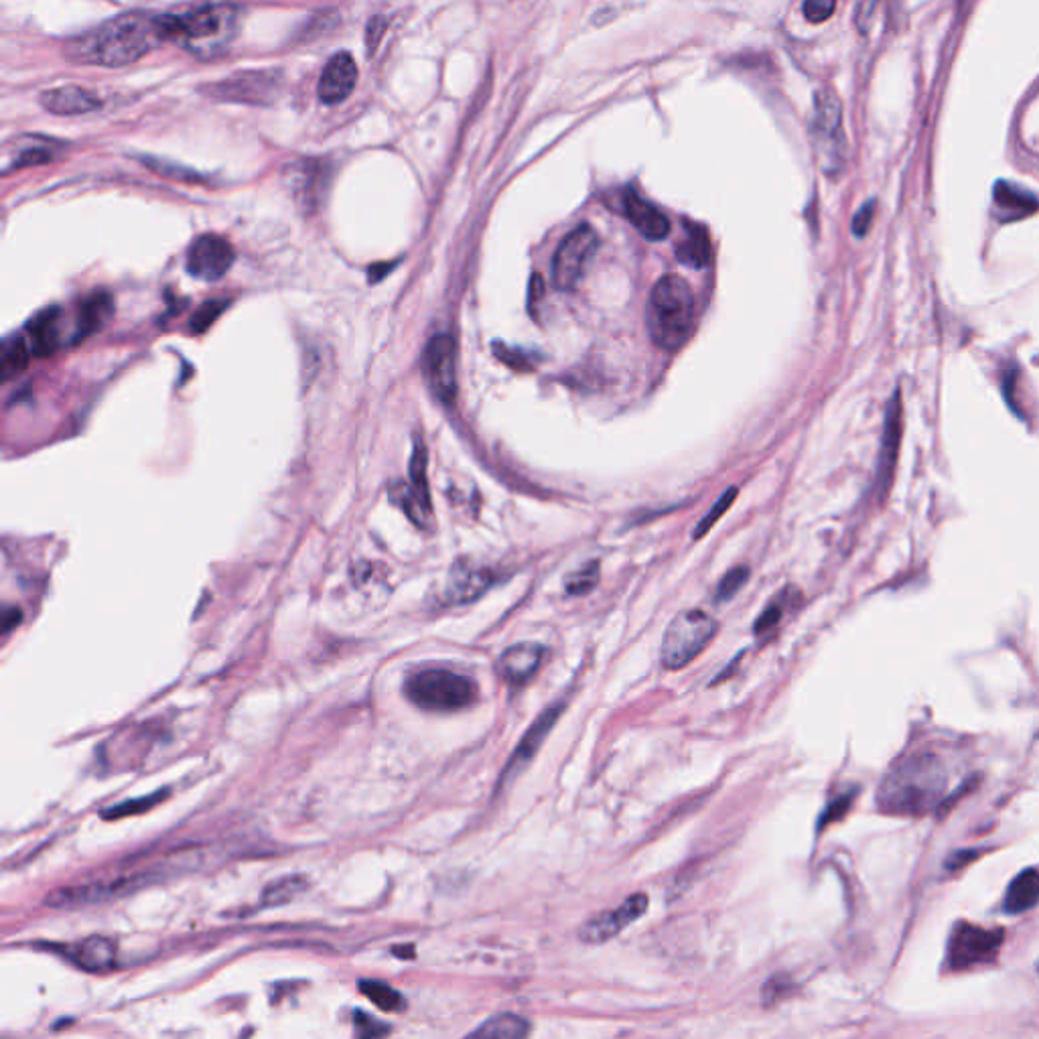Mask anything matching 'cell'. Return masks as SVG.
I'll use <instances>...</instances> for the list:
<instances>
[{
    "instance_id": "obj_1",
    "label": "cell",
    "mask_w": 1039,
    "mask_h": 1039,
    "mask_svg": "<svg viewBox=\"0 0 1039 1039\" xmlns=\"http://www.w3.org/2000/svg\"><path fill=\"white\" fill-rule=\"evenodd\" d=\"M171 42L167 14H122L98 28L63 45V54L75 63L122 68Z\"/></svg>"
},
{
    "instance_id": "obj_2",
    "label": "cell",
    "mask_w": 1039,
    "mask_h": 1039,
    "mask_svg": "<svg viewBox=\"0 0 1039 1039\" xmlns=\"http://www.w3.org/2000/svg\"><path fill=\"white\" fill-rule=\"evenodd\" d=\"M946 780V768L936 754H913L891 766L877 792V804L885 815H927L942 801Z\"/></svg>"
},
{
    "instance_id": "obj_3",
    "label": "cell",
    "mask_w": 1039,
    "mask_h": 1039,
    "mask_svg": "<svg viewBox=\"0 0 1039 1039\" xmlns=\"http://www.w3.org/2000/svg\"><path fill=\"white\" fill-rule=\"evenodd\" d=\"M694 322V296L680 275H666L654 284L647 299L650 336L662 350L676 351L689 339Z\"/></svg>"
},
{
    "instance_id": "obj_4",
    "label": "cell",
    "mask_w": 1039,
    "mask_h": 1039,
    "mask_svg": "<svg viewBox=\"0 0 1039 1039\" xmlns=\"http://www.w3.org/2000/svg\"><path fill=\"white\" fill-rule=\"evenodd\" d=\"M167 21L171 42L206 59L224 54L238 31V11L230 4H201L187 13L167 14Z\"/></svg>"
},
{
    "instance_id": "obj_5",
    "label": "cell",
    "mask_w": 1039,
    "mask_h": 1039,
    "mask_svg": "<svg viewBox=\"0 0 1039 1039\" xmlns=\"http://www.w3.org/2000/svg\"><path fill=\"white\" fill-rule=\"evenodd\" d=\"M405 692L408 701L431 713L462 711L478 699L476 682L447 668L417 670L408 676Z\"/></svg>"
},
{
    "instance_id": "obj_6",
    "label": "cell",
    "mask_w": 1039,
    "mask_h": 1039,
    "mask_svg": "<svg viewBox=\"0 0 1039 1039\" xmlns=\"http://www.w3.org/2000/svg\"><path fill=\"white\" fill-rule=\"evenodd\" d=\"M810 139L815 147L816 161L822 173L829 177H837L844 170L847 139H844L843 106L839 96L830 87H822L816 92Z\"/></svg>"
},
{
    "instance_id": "obj_7",
    "label": "cell",
    "mask_w": 1039,
    "mask_h": 1039,
    "mask_svg": "<svg viewBox=\"0 0 1039 1039\" xmlns=\"http://www.w3.org/2000/svg\"><path fill=\"white\" fill-rule=\"evenodd\" d=\"M716 621L701 609H689L678 614L662 642V664L670 670H678L694 661L709 642L715 638Z\"/></svg>"
},
{
    "instance_id": "obj_8",
    "label": "cell",
    "mask_w": 1039,
    "mask_h": 1039,
    "mask_svg": "<svg viewBox=\"0 0 1039 1039\" xmlns=\"http://www.w3.org/2000/svg\"><path fill=\"white\" fill-rule=\"evenodd\" d=\"M1005 941L1001 927H983L977 924H956L948 944V967L967 970L995 962Z\"/></svg>"
},
{
    "instance_id": "obj_9",
    "label": "cell",
    "mask_w": 1039,
    "mask_h": 1039,
    "mask_svg": "<svg viewBox=\"0 0 1039 1039\" xmlns=\"http://www.w3.org/2000/svg\"><path fill=\"white\" fill-rule=\"evenodd\" d=\"M599 236L589 224L579 225L562 240L552 258V281L561 291H573L597 253Z\"/></svg>"
},
{
    "instance_id": "obj_10",
    "label": "cell",
    "mask_w": 1039,
    "mask_h": 1039,
    "mask_svg": "<svg viewBox=\"0 0 1039 1039\" xmlns=\"http://www.w3.org/2000/svg\"><path fill=\"white\" fill-rule=\"evenodd\" d=\"M282 85L279 71H238L218 84L208 87L213 100L238 102V104H267L277 98Z\"/></svg>"
},
{
    "instance_id": "obj_11",
    "label": "cell",
    "mask_w": 1039,
    "mask_h": 1039,
    "mask_svg": "<svg viewBox=\"0 0 1039 1039\" xmlns=\"http://www.w3.org/2000/svg\"><path fill=\"white\" fill-rule=\"evenodd\" d=\"M457 353L455 341L447 334H439L427 343L422 355V370L429 388L445 405H451L457 394Z\"/></svg>"
},
{
    "instance_id": "obj_12",
    "label": "cell",
    "mask_w": 1039,
    "mask_h": 1039,
    "mask_svg": "<svg viewBox=\"0 0 1039 1039\" xmlns=\"http://www.w3.org/2000/svg\"><path fill=\"white\" fill-rule=\"evenodd\" d=\"M147 877L149 875H130V877H116V879H108V882L57 889L49 898L45 899V903L54 906V908H80V906L102 903V901L120 898V896H127L130 891L139 889L141 885L149 882Z\"/></svg>"
},
{
    "instance_id": "obj_13",
    "label": "cell",
    "mask_w": 1039,
    "mask_h": 1039,
    "mask_svg": "<svg viewBox=\"0 0 1039 1039\" xmlns=\"http://www.w3.org/2000/svg\"><path fill=\"white\" fill-rule=\"evenodd\" d=\"M236 253L222 236L203 234L187 250V272L199 281H218L234 265Z\"/></svg>"
},
{
    "instance_id": "obj_14",
    "label": "cell",
    "mask_w": 1039,
    "mask_h": 1039,
    "mask_svg": "<svg viewBox=\"0 0 1039 1039\" xmlns=\"http://www.w3.org/2000/svg\"><path fill=\"white\" fill-rule=\"evenodd\" d=\"M647 903L650 901L646 894H633L616 910L599 913L591 918L589 922H585V926L579 932V938L585 944H604L616 938L619 932H623L632 922L646 913Z\"/></svg>"
},
{
    "instance_id": "obj_15",
    "label": "cell",
    "mask_w": 1039,
    "mask_h": 1039,
    "mask_svg": "<svg viewBox=\"0 0 1039 1039\" xmlns=\"http://www.w3.org/2000/svg\"><path fill=\"white\" fill-rule=\"evenodd\" d=\"M901 431H903V408H901V396L898 390L891 396L887 412H885L884 439H882V453H879V465H877V483H879L882 495L887 493L894 479L899 445H901Z\"/></svg>"
},
{
    "instance_id": "obj_16",
    "label": "cell",
    "mask_w": 1039,
    "mask_h": 1039,
    "mask_svg": "<svg viewBox=\"0 0 1039 1039\" xmlns=\"http://www.w3.org/2000/svg\"><path fill=\"white\" fill-rule=\"evenodd\" d=\"M561 713V704H552V707H548L547 711H542L538 715V719L533 723V727L526 731V735L522 737L514 756L507 761L506 770L502 773V784L514 780L530 763V759L538 754L540 745L545 744L548 733L554 727V723L559 721Z\"/></svg>"
},
{
    "instance_id": "obj_17",
    "label": "cell",
    "mask_w": 1039,
    "mask_h": 1039,
    "mask_svg": "<svg viewBox=\"0 0 1039 1039\" xmlns=\"http://www.w3.org/2000/svg\"><path fill=\"white\" fill-rule=\"evenodd\" d=\"M355 84H358V66L353 57L350 54H338L327 61L317 85V94L324 104L334 106L350 98Z\"/></svg>"
},
{
    "instance_id": "obj_18",
    "label": "cell",
    "mask_w": 1039,
    "mask_h": 1039,
    "mask_svg": "<svg viewBox=\"0 0 1039 1039\" xmlns=\"http://www.w3.org/2000/svg\"><path fill=\"white\" fill-rule=\"evenodd\" d=\"M495 581V575L488 569L481 567H471L467 562H459L451 569L450 581H447V599L451 604H469L478 599L490 589Z\"/></svg>"
},
{
    "instance_id": "obj_19",
    "label": "cell",
    "mask_w": 1039,
    "mask_h": 1039,
    "mask_svg": "<svg viewBox=\"0 0 1039 1039\" xmlns=\"http://www.w3.org/2000/svg\"><path fill=\"white\" fill-rule=\"evenodd\" d=\"M542 658H545V647L534 642H522L516 646L507 647L500 658L498 670L507 682L524 685L536 675Z\"/></svg>"
},
{
    "instance_id": "obj_20",
    "label": "cell",
    "mask_w": 1039,
    "mask_h": 1039,
    "mask_svg": "<svg viewBox=\"0 0 1039 1039\" xmlns=\"http://www.w3.org/2000/svg\"><path fill=\"white\" fill-rule=\"evenodd\" d=\"M623 211H626V215L632 222L633 227L644 238L652 240V242L668 238V234H670L668 218L662 211L656 210L652 203H647L646 199L635 196L633 191H628L623 196Z\"/></svg>"
},
{
    "instance_id": "obj_21",
    "label": "cell",
    "mask_w": 1039,
    "mask_h": 1039,
    "mask_svg": "<svg viewBox=\"0 0 1039 1039\" xmlns=\"http://www.w3.org/2000/svg\"><path fill=\"white\" fill-rule=\"evenodd\" d=\"M39 102L47 113L57 114V116H78V114L94 113L100 108L98 96L80 85H61L56 90L43 92Z\"/></svg>"
},
{
    "instance_id": "obj_22",
    "label": "cell",
    "mask_w": 1039,
    "mask_h": 1039,
    "mask_svg": "<svg viewBox=\"0 0 1039 1039\" xmlns=\"http://www.w3.org/2000/svg\"><path fill=\"white\" fill-rule=\"evenodd\" d=\"M63 953L68 955L70 960H73L80 969L87 970V972H104V970H110L116 962V946H114L113 941L108 938H100V936H94V938H87V941L80 942L75 946H68L63 948Z\"/></svg>"
},
{
    "instance_id": "obj_23",
    "label": "cell",
    "mask_w": 1039,
    "mask_h": 1039,
    "mask_svg": "<svg viewBox=\"0 0 1039 1039\" xmlns=\"http://www.w3.org/2000/svg\"><path fill=\"white\" fill-rule=\"evenodd\" d=\"M995 210L1003 222H1015L1038 210L1039 201L1027 189L1009 182H999L993 189Z\"/></svg>"
},
{
    "instance_id": "obj_24",
    "label": "cell",
    "mask_w": 1039,
    "mask_h": 1039,
    "mask_svg": "<svg viewBox=\"0 0 1039 1039\" xmlns=\"http://www.w3.org/2000/svg\"><path fill=\"white\" fill-rule=\"evenodd\" d=\"M61 313L56 307L43 310L27 324V341L35 355H49L59 348Z\"/></svg>"
},
{
    "instance_id": "obj_25",
    "label": "cell",
    "mask_w": 1039,
    "mask_h": 1039,
    "mask_svg": "<svg viewBox=\"0 0 1039 1039\" xmlns=\"http://www.w3.org/2000/svg\"><path fill=\"white\" fill-rule=\"evenodd\" d=\"M114 301L113 296L104 291L92 293L85 296L80 303L78 310V327H75V339H84L92 334H98L104 325L113 319Z\"/></svg>"
},
{
    "instance_id": "obj_26",
    "label": "cell",
    "mask_w": 1039,
    "mask_h": 1039,
    "mask_svg": "<svg viewBox=\"0 0 1039 1039\" xmlns=\"http://www.w3.org/2000/svg\"><path fill=\"white\" fill-rule=\"evenodd\" d=\"M1039 903V871L1038 869H1026L1022 871L1015 879H1013L1009 887H1007V894H1005V901H1003V910L1007 913H1022L1031 910L1034 906Z\"/></svg>"
},
{
    "instance_id": "obj_27",
    "label": "cell",
    "mask_w": 1039,
    "mask_h": 1039,
    "mask_svg": "<svg viewBox=\"0 0 1039 1039\" xmlns=\"http://www.w3.org/2000/svg\"><path fill=\"white\" fill-rule=\"evenodd\" d=\"M676 258L692 268H704L711 260V240L707 230L687 222V236L676 246Z\"/></svg>"
},
{
    "instance_id": "obj_28",
    "label": "cell",
    "mask_w": 1039,
    "mask_h": 1039,
    "mask_svg": "<svg viewBox=\"0 0 1039 1039\" xmlns=\"http://www.w3.org/2000/svg\"><path fill=\"white\" fill-rule=\"evenodd\" d=\"M31 353H33V350H31L27 339L19 338V336L4 339L2 350H0V378H2V382H11L16 376H21L27 370Z\"/></svg>"
},
{
    "instance_id": "obj_29",
    "label": "cell",
    "mask_w": 1039,
    "mask_h": 1039,
    "mask_svg": "<svg viewBox=\"0 0 1039 1039\" xmlns=\"http://www.w3.org/2000/svg\"><path fill=\"white\" fill-rule=\"evenodd\" d=\"M528 1034H530V1024L524 1017L514 1015V1013H502V1015H495L492 1019H488L471 1036L493 1039H520L526 1038Z\"/></svg>"
},
{
    "instance_id": "obj_30",
    "label": "cell",
    "mask_w": 1039,
    "mask_h": 1039,
    "mask_svg": "<svg viewBox=\"0 0 1039 1039\" xmlns=\"http://www.w3.org/2000/svg\"><path fill=\"white\" fill-rule=\"evenodd\" d=\"M54 141H45L39 137L28 139V142H19L14 149V156L9 161V170H21V167H31V165H43L49 163L56 156Z\"/></svg>"
},
{
    "instance_id": "obj_31",
    "label": "cell",
    "mask_w": 1039,
    "mask_h": 1039,
    "mask_svg": "<svg viewBox=\"0 0 1039 1039\" xmlns=\"http://www.w3.org/2000/svg\"><path fill=\"white\" fill-rule=\"evenodd\" d=\"M360 991L382 1012H402L407 1005L405 997L390 984L380 983V981H360Z\"/></svg>"
},
{
    "instance_id": "obj_32",
    "label": "cell",
    "mask_w": 1039,
    "mask_h": 1039,
    "mask_svg": "<svg viewBox=\"0 0 1039 1039\" xmlns=\"http://www.w3.org/2000/svg\"><path fill=\"white\" fill-rule=\"evenodd\" d=\"M307 882L301 877V875H289L284 879H279L275 884L268 885L262 894V908H272V906H281V903H289L291 899L299 898L305 889H307Z\"/></svg>"
},
{
    "instance_id": "obj_33",
    "label": "cell",
    "mask_w": 1039,
    "mask_h": 1039,
    "mask_svg": "<svg viewBox=\"0 0 1039 1039\" xmlns=\"http://www.w3.org/2000/svg\"><path fill=\"white\" fill-rule=\"evenodd\" d=\"M410 488L417 493L419 502L427 512H431V493H429V481H427V450L424 443L417 441L415 451H412V462H410Z\"/></svg>"
},
{
    "instance_id": "obj_34",
    "label": "cell",
    "mask_w": 1039,
    "mask_h": 1039,
    "mask_svg": "<svg viewBox=\"0 0 1039 1039\" xmlns=\"http://www.w3.org/2000/svg\"><path fill=\"white\" fill-rule=\"evenodd\" d=\"M227 305H230V301H225V299H210V301L201 303L194 313V317L189 319V331L194 336L206 334L211 325L218 322V317L227 310Z\"/></svg>"
},
{
    "instance_id": "obj_35",
    "label": "cell",
    "mask_w": 1039,
    "mask_h": 1039,
    "mask_svg": "<svg viewBox=\"0 0 1039 1039\" xmlns=\"http://www.w3.org/2000/svg\"><path fill=\"white\" fill-rule=\"evenodd\" d=\"M599 583V562L591 561L567 579V591L571 595H587Z\"/></svg>"
},
{
    "instance_id": "obj_36",
    "label": "cell",
    "mask_w": 1039,
    "mask_h": 1039,
    "mask_svg": "<svg viewBox=\"0 0 1039 1039\" xmlns=\"http://www.w3.org/2000/svg\"><path fill=\"white\" fill-rule=\"evenodd\" d=\"M787 599H790V591L786 589L782 591V593H780V595H778L773 602H770L768 607L761 611V616H759L758 621H756V626H754V632L766 633L770 632V630H773V628L780 623V619L784 618V609L787 607Z\"/></svg>"
},
{
    "instance_id": "obj_37",
    "label": "cell",
    "mask_w": 1039,
    "mask_h": 1039,
    "mask_svg": "<svg viewBox=\"0 0 1039 1039\" xmlns=\"http://www.w3.org/2000/svg\"><path fill=\"white\" fill-rule=\"evenodd\" d=\"M165 794L167 792H156L153 796H147V798H135V801L122 802L118 806H113L104 813V818H122V816L130 815H142L151 808H155L156 804L161 801H165Z\"/></svg>"
},
{
    "instance_id": "obj_38",
    "label": "cell",
    "mask_w": 1039,
    "mask_h": 1039,
    "mask_svg": "<svg viewBox=\"0 0 1039 1039\" xmlns=\"http://www.w3.org/2000/svg\"><path fill=\"white\" fill-rule=\"evenodd\" d=\"M737 498V488H729L727 492L723 493L719 500H716L715 506L711 507V512H707V516L699 522L697 526V533H694V538L699 540L704 534L709 533L713 526L716 524V520L721 518L727 510H729L731 504L735 502Z\"/></svg>"
},
{
    "instance_id": "obj_39",
    "label": "cell",
    "mask_w": 1039,
    "mask_h": 1039,
    "mask_svg": "<svg viewBox=\"0 0 1039 1039\" xmlns=\"http://www.w3.org/2000/svg\"><path fill=\"white\" fill-rule=\"evenodd\" d=\"M749 579V569L747 567H737L729 571L727 575L721 579L719 587L715 591L716 602H729L731 597H735V593H739V589L744 587Z\"/></svg>"
},
{
    "instance_id": "obj_40",
    "label": "cell",
    "mask_w": 1039,
    "mask_h": 1039,
    "mask_svg": "<svg viewBox=\"0 0 1039 1039\" xmlns=\"http://www.w3.org/2000/svg\"><path fill=\"white\" fill-rule=\"evenodd\" d=\"M834 9H837V0H804V7H802L806 21L815 25L829 21Z\"/></svg>"
},
{
    "instance_id": "obj_41",
    "label": "cell",
    "mask_w": 1039,
    "mask_h": 1039,
    "mask_svg": "<svg viewBox=\"0 0 1039 1039\" xmlns=\"http://www.w3.org/2000/svg\"><path fill=\"white\" fill-rule=\"evenodd\" d=\"M493 353H498V358L502 362H506L510 367H516V370H533L534 367L530 353H522L520 350L504 348L502 343H493Z\"/></svg>"
},
{
    "instance_id": "obj_42",
    "label": "cell",
    "mask_w": 1039,
    "mask_h": 1039,
    "mask_svg": "<svg viewBox=\"0 0 1039 1039\" xmlns=\"http://www.w3.org/2000/svg\"><path fill=\"white\" fill-rule=\"evenodd\" d=\"M355 1029L364 1038H376V1036H386L390 1027L384 1026L378 1019L365 1015V1013H355Z\"/></svg>"
},
{
    "instance_id": "obj_43",
    "label": "cell",
    "mask_w": 1039,
    "mask_h": 1039,
    "mask_svg": "<svg viewBox=\"0 0 1039 1039\" xmlns=\"http://www.w3.org/2000/svg\"><path fill=\"white\" fill-rule=\"evenodd\" d=\"M853 798H855V796H853V792H851V794H843L841 798L830 802L829 808L825 810V815H822L820 822H818V827H820V829H825V827L830 825V822H834V820L843 818V816L847 815V810L851 808V802H853Z\"/></svg>"
},
{
    "instance_id": "obj_44",
    "label": "cell",
    "mask_w": 1039,
    "mask_h": 1039,
    "mask_svg": "<svg viewBox=\"0 0 1039 1039\" xmlns=\"http://www.w3.org/2000/svg\"><path fill=\"white\" fill-rule=\"evenodd\" d=\"M873 218H875V201H867V203L855 213L853 224H851L853 234H855L857 238H863V236L869 232Z\"/></svg>"
},
{
    "instance_id": "obj_45",
    "label": "cell",
    "mask_w": 1039,
    "mask_h": 1039,
    "mask_svg": "<svg viewBox=\"0 0 1039 1039\" xmlns=\"http://www.w3.org/2000/svg\"><path fill=\"white\" fill-rule=\"evenodd\" d=\"M877 2L879 0H857V9H855V23H857L859 31L861 33H867L873 23V13L877 9Z\"/></svg>"
},
{
    "instance_id": "obj_46",
    "label": "cell",
    "mask_w": 1039,
    "mask_h": 1039,
    "mask_svg": "<svg viewBox=\"0 0 1039 1039\" xmlns=\"http://www.w3.org/2000/svg\"><path fill=\"white\" fill-rule=\"evenodd\" d=\"M386 27H388V23H386L384 19H374V21L370 23V28H367V47H370V51H372V47L378 45V39L382 37V33L386 31Z\"/></svg>"
},
{
    "instance_id": "obj_47",
    "label": "cell",
    "mask_w": 1039,
    "mask_h": 1039,
    "mask_svg": "<svg viewBox=\"0 0 1039 1039\" xmlns=\"http://www.w3.org/2000/svg\"><path fill=\"white\" fill-rule=\"evenodd\" d=\"M19 619H21L19 609H7V611H4V619H2V632H9L13 626L19 623Z\"/></svg>"
},
{
    "instance_id": "obj_48",
    "label": "cell",
    "mask_w": 1039,
    "mask_h": 1039,
    "mask_svg": "<svg viewBox=\"0 0 1039 1039\" xmlns=\"http://www.w3.org/2000/svg\"><path fill=\"white\" fill-rule=\"evenodd\" d=\"M1038 969H1039V967H1038Z\"/></svg>"
}]
</instances>
